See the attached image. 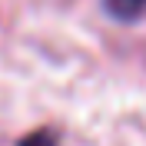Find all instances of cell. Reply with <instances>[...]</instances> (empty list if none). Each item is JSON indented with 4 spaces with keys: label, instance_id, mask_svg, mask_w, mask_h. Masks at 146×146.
<instances>
[{
    "label": "cell",
    "instance_id": "obj_1",
    "mask_svg": "<svg viewBox=\"0 0 146 146\" xmlns=\"http://www.w3.org/2000/svg\"><path fill=\"white\" fill-rule=\"evenodd\" d=\"M103 10L116 23H136L146 13V0H103Z\"/></svg>",
    "mask_w": 146,
    "mask_h": 146
},
{
    "label": "cell",
    "instance_id": "obj_2",
    "mask_svg": "<svg viewBox=\"0 0 146 146\" xmlns=\"http://www.w3.org/2000/svg\"><path fill=\"white\" fill-rule=\"evenodd\" d=\"M17 146H60V133L53 126H36L17 139Z\"/></svg>",
    "mask_w": 146,
    "mask_h": 146
}]
</instances>
